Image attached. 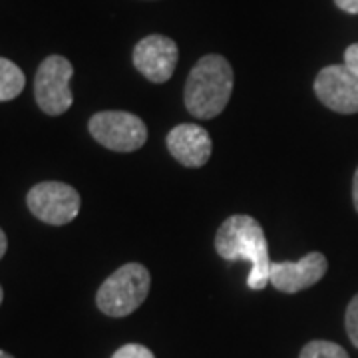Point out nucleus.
Returning a JSON list of instances; mask_svg holds the SVG:
<instances>
[{
    "instance_id": "obj_14",
    "label": "nucleus",
    "mask_w": 358,
    "mask_h": 358,
    "mask_svg": "<svg viewBox=\"0 0 358 358\" xmlns=\"http://www.w3.org/2000/svg\"><path fill=\"white\" fill-rule=\"evenodd\" d=\"M112 358H155L154 352L143 345H124L117 348Z\"/></svg>"
},
{
    "instance_id": "obj_20",
    "label": "nucleus",
    "mask_w": 358,
    "mask_h": 358,
    "mask_svg": "<svg viewBox=\"0 0 358 358\" xmlns=\"http://www.w3.org/2000/svg\"><path fill=\"white\" fill-rule=\"evenodd\" d=\"M2 299H4V291H2V287H0V305H2Z\"/></svg>"
},
{
    "instance_id": "obj_5",
    "label": "nucleus",
    "mask_w": 358,
    "mask_h": 358,
    "mask_svg": "<svg viewBox=\"0 0 358 358\" xmlns=\"http://www.w3.org/2000/svg\"><path fill=\"white\" fill-rule=\"evenodd\" d=\"M74 68L64 56H48L38 66L34 80V96L40 110L48 115H62L70 110L74 96L70 92V80Z\"/></svg>"
},
{
    "instance_id": "obj_7",
    "label": "nucleus",
    "mask_w": 358,
    "mask_h": 358,
    "mask_svg": "<svg viewBox=\"0 0 358 358\" xmlns=\"http://www.w3.org/2000/svg\"><path fill=\"white\" fill-rule=\"evenodd\" d=\"M315 94L336 114H358V78L345 64L322 68L315 78Z\"/></svg>"
},
{
    "instance_id": "obj_16",
    "label": "nucleus",
    "mask_w": 358,
    "mask_h": 358,
    "mask_svg": "<svg viewBox=\"0 0 358 358\" xmlns=\"http://www.w3.org/2000/svg\"><path fill=\"white\" fill-rule=\"evenodd\" d=\"M334 4L348 14H358V0H334Z\"/></svg>"
},
{
    "instance_id": "obj_15",
    "label": "nucleus",
    "mask_w": 358,
    "mask_h": 358,
    "mask_svg": "<svg viewBox=\"0 0 358 358\" xmlns=\"http://www.w3.org/2000/svg\"><path fill=\"white\" fill-rule=\"evenodd\" d=\"M345 66L358 78V44H350L345 52Z\"/></svg>"
},
{
    "instance_id": "obj_4",
    "label": "nucleus",
    "mask_w": 358,
    "mask_h": 358,
    "mask_svg": "<svg viewBox=\"0 0 358 358\" xmlns=\"http://www.w3.org/2000/svg\"><path fill=\"white\" fill-rule=\"evenodd\" d=\"M88 128L100 145L120 154L136 152L148 140L145 124L129 112H100L90 117Z\"/></svg>"
},
{
    "instance_id": "obj_11",
    "label": "nucleus",
    "mask_w": 358,
    "mask_h": 358,
    "mask_svg": "<svg viewBox=\"0 0 358 358\" xmlns=\"http://www.w3.org/2000/svg\"><path fill=\"white\" fill-rule=\"evenodd\" d=\"M24 72L10 60L0 58V102L18 98L20 92L24 90Z\"/></svg>"
},
{
    "instance_id": "obj_13",
    "label": "nucleus",
    "mask_w": 358,
    "mask_h": 358,
    "mask_svg": "<svg viewBox=\"0 0 358 358\" xmlns=\"http://www.w3.org/2000/svg\"><path fill=\"white\" fill-rule=\"evenodd\" d=\"M345 327L350 343L358 348V294L357 296H352V301H350L348 307H346Z\"/></svg>"
},
{
    "instance_id": "obj_19",
    "label": "nucleus",
    "mask_w": 358,
    "mask_h": 358,
    "mask_svg": "<svg viewBox=\"0 0 358 358\" xmlns=\"http://www.w3.org/2000/svg\"><path fill=\"white\" fill-rule=\"evenodd\" d=\"M0 358H14L13 355H8V352H4V350H0Z\"/></svg>"
},
{
    "instance_id": "obj_10",
    "label": "nucleus",
    "mask_w": 358,
    "mask_h": 358,
    "mask_svg": "<svg viewBox=\"0 0 358 358\" xmlns=\"http://www.w3.org/2000/svg\"><path fill=\"white\" fill-rule=\"evenodd\" d=\"M169 154L185 167H201L211 157V138L201 126L179 124L167 134Z\"/></svg>"
},
{
    "instance_id": "obj_2",
    "label": "nucleus",
    "mask_w": 358,
    "mask_h": 358,
    "mask_svg": "<svg viewBox=\"0 0 358 358\" xmlns=\"http://www.w3.org/2000/svg\"><path fill=\"white\" fill-rule=\"evenodd\" d=\"M233 92V68L219 54H207L187 76L185 108L199 120H211L229 103Z\"/></svg>"
},
{
    "instance_id": "obj_18",
    "label": "nucleus",
    "mask_w": 358,
    "mask_h": 358,
    "mask_svg": "<svg viewBox=\"0 0 358 358\" xmlns=\"http://www.w3.org/2000/svg\"><path fill=\"white\" fill-rule=\"evenodd\" d=\"M6 247H8L6 235H4V231L0 229V259H2V257H4V253H6Z\"/></svg>"
},
{
    "instance_id": "obj_6",
    "label": "nucleus",
    "mask_w": 358,
    "mask_h": 358,
    "mask_svg": "<svg viewBox=\"0 0 358 358\" xmlns=\"http://www.w3.org/2000/svg\"><path fill=\"white\" fill-rule=\"evenodd\" d=\"M28 209L34 217L48 225H66L80 213V193L60 181H44L34 185L26 197Z\"/></svg>"
},
{
    "instance_id": "obj_8",
    "label": "nucleus",
    "mask_w": 358,
    "mask_h": 358,
    "mask_svg": "<svg viewBox=\"0 0 358 358\" xmlns=\"http://www.w3.org/2000/svg\"><path fill=\"white\" fill-rule=\"evenodd\" d=\"M178 58V44L162 34L145 36L134 48V66L154 84H164L173 76Z\"/></svg>"
},
{
    "instance_id": "obj_17",
    "label": "nucleus",
    "mask_w": 358,
    "mask_h": 358,
    "mask_svg": "<svg viewBox=\"0 0 358 358\" xmlns=\"http://www.w3.org/2000/svg\"><path fill=\"white\" fill-rule=\"evenodd\" d=\"M352 201H355V207L358 211V169L355 173V179H352Z\"/></svg>"
},
{
    "instance_id": "obj_1",
    "label": "nucleus",
    "mask_w": 358,
    "mask_h": 358,
    "mask_svg": "<svg viewBox=\"0 0 358 358\" xmlns=\"http://www.w3.org/2000/svg\"><path fill=\"white\" fill-rule=\"evenodd\" d=\"M215 251L225 261H249L251 273L247 287L261 291L268 285V245L263 227L249 215H231L215 235Z\"/></svg>"
},
{
    "instance_id": "obj_9",
    "label": "nucleus",
    "mask_w": 358,
    "mask_h": 358,
    "mask_svg": "<svg viewBox=\"0 0 358 358\" xmlns=\"http://www.w3.org/2000/svg\"><path fill=\"white\" fill-rule=\"evenodd\" d=\"M327 268H329L327 257L319 251H313L294 263L291 261L271 263L268 282L281 293L293 294L317 285L327 275Z\"/></svg>"
},
{
    "instance_id": "obj_12",
    "label": "nucleus",
    "mask_w": 358,
    "mask_h": 358,
    "mask_svg": "<svg viewBox=\"0 0 358 358\" xmlns=\"http://www.w3.org/2000/svg\"><path fill=\"white\" fill-rule=\"evenodd\" d=\"M299 358H350L341 345L331 341H310L303 346Z\"/></svg>"
},
{
    "instance_id": "obj_3",
    "label": "nucleus",
    "mask_w": 358,
    "mask_h": 358,
    "mask_svg": "<svg viewBox=\"0 0 358 358\" xmlns=\"http://www.w3.org/2000/svg\"><path fill=\"white\" fill-rule=\"evenodd\" d=\"M150 282L148 268L140 263H128L102 282L96 294V305L108 317H128L148 299Z\"/></svg>"
}]
</instances>
